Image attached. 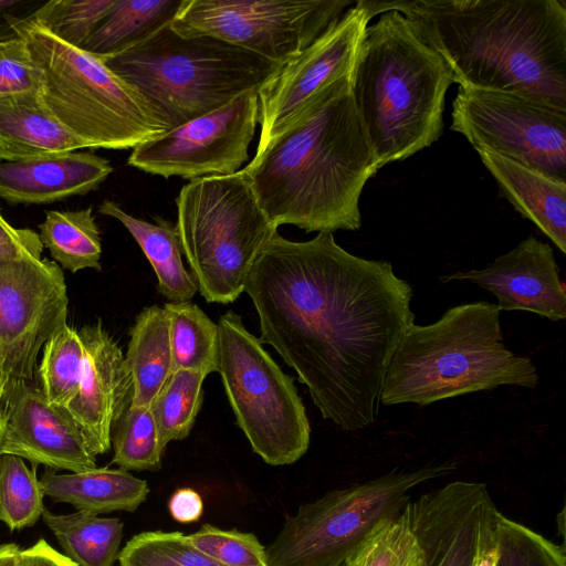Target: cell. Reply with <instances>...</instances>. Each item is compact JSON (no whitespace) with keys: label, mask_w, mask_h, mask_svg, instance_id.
<instances>
[{"label":"cell","mask_w":566,"mask_h":566,"mask_svg":"<svg viewBox=\"0 0 566 566\" xmlns=\"http://www.w3.org/2000/svg\"><path fill=\"white\" fill-rule=\"evenodd\" d=\"M244 292L261 344L295 370L322 417L346 431L371 426L391 358L416 319L412 287L392 264L347 252L331 232L308 241L276 232Z\"/></svg>","instance_id":"obj_1"},{"label":"cell","mask_w":566,"mask_h":566,"mask_svg":"<svg viewBox=\"0 0 566 566\" xmlns=\"http://www.w3.org/2000/svg\"><path fill=\"white\" fill-rule=\"evenodd\" d=\"M396 10L447 63L461 88L513 93L566 111L562 0H365Z\"/></svg>","instance_id":"obj_2"},{"label":"cell","mask_w":566,"mask_h":566,"mask_svg":"<svg viewBox=\"0 0 566 566\" xmlns=\"http://www.w3.org/2000/svg\"><path fill=\"white\" fill-rule=\"evenodd\" d=\"M352 74L321 91L242 168L277 228L333 233L361 226V191L381 167L353 99Z\"/></svg>","instance_id":"obj_3"},{"label":"cell","mask_w":566,"mask_h":566,"mask_svg":"<svg viewBox=\"0 0 566 566\" xmlns=\"http://www.w3.org/2000/svg\"><path fill=\"white\" fill-rule=\"evenodd\" d=\"M453 75L396 10L368 24L352 74V95L380 167L436 143Z\"/></svg>","instance_id":"obj_4"},{"label":"cell","mask_w":566,"mask_h":566,"mask_svg":"<svg viewBox=\"0 0 566 566\" xmlns=\"http://www.w3.org/2000/svg\"><path fill=\"white\" fill-rule=\"evenodd\" d=\"M500 312L479 301L450 307L432 324L411 325L389 364L381 405L428 406L500 386L535 388L532 359L503 344Z\"/></svg>","instance_id":"obj_5"},{"label":"cell","mask_w":566,"mask_h":566,"mask_svg":"<svg viewBox=\"0 0 566 566\" xmlns=\"http://www.w3.org/2000/svg\"><path fill=\"white\" fill-rule=\"evenodd\" d=\"M170 23L102 60L139 94L165 132L259 91L282 67L216 38L180 35Z\"/></svg>","instance_id":"obj_6"},{"label":"cell","mask_w":566,"mask_h":566,"mask_svg":"<svg viewBox=\"0 0 566 566\" xmlns=\"http://www.w3.org/2000/svg\"><path fill=\"white\" fill-rule=\"evenodd\" d=\"M176 230L198 291L209 303L234 302L256 258L277 232L242 169L190 180L177 198Z\"/></svg>","instance_id":"obj_7"},{"label":"cell","mask_w":566,"mask_h":566,"mask_svg":"<svg viewBox=\"0 0 566 566\" xmlns=\"http://www.w3.org/2000/svg\"><path fill=\"white\" fill-rule=\"evenodd\" d=\"M33 20L19 35L43 74L40 99L87 148H134L165 132L139 94L102 60L61 42Z\"/></svg>","instance_id":"obj_8"},{"label":"cell","mask_w":566,"mask_h":566,"mask_svg":"<svg viewBox=\"0 0 566 566\" xmlns=\"http://www.w3.org/2000/svg\"><path fill=\"white\" fill-rule=\"evenodd\" d=\"M455 469L443 462L394 470L303 504L265 548L268 566L343 565L380 521L403 510L413 489Z\"/></svg>","instance_id":"obj_9"},{"label":"cell","mask_w":566,"mask_h":566,"mask_svg":"<svg viewBox=\"0 0 566 566\" xmlns=\"http://www.w3.org/2000/svg\"><path fill=\"white\" fill-rule=\"evenodd\" d=\"M218 328V373L237 424L268 464L296 462L308 449L311 427L294 378L233 311L220 317Z\"/></svg>","instance_id":"obj_10"},{"label":"cell","mask_w":566,"mask_h":566,"mask_svg":"<svg viewBox=\"0 0 566 566\" xmlns=\"http://www.w3.org/2000/svg\"><path fill=\"white\" fill-rule=\"evenodd\" d=\"M353 0H184L170 25L285 64L354 6Z\"/></svg>","instance_id":"obj_11"},{"label":"cell","mask_w":566,"mask_h":566,"mask_svg":"<svg viewBox=\"0 0 566 566\" xmlns=\"http://www.w3.org/2000/svg\"><path fill=\"white\" fill-rule=\"evenodd\" d=\"M450 128L474 149L566 182V111L513 93L459 87Z\"/></svg>","instance_id":"obj_12"},{"label":"cell","mask_w":566,"mask_h":566,"mask_svg":"<svg viewBox=\"0 0 566 566\" xmlns=\"http://www.w3.org/2000/svg\"><path fill=\"white\" fill-rule=\"evenodd\" d=\"M258 124V91H250L138 144L127 164L164 178L232 175L249 159Z\"/></svg>","instance_id":"obj_13"},{"label":"cell","mask_w":566,"mask_h":566,"mask_svg":"<svg viewBox=\"0 0 566 566\" xmlns=\"http://www.w3.org/2000/svg\"><path fill=\"white\" fill-rule=\"evenodd\" d=\"M64 274L49 259L0 263V356L6 390L34 376L46 340L66 324Z\"/></svg>","instance_id":"obj_14"},{"label":"cell","mask_w":566,"mask_h":566,"mask_svg":"<svg viewBox=\"0 0 566 566\" xmlns=\"http://www.w3.org/2000/svg\"><path fill=\"white\" fill-rule=\"evenodd\" d=\"M370 17L357 0L318 39L258 91L256 153L275 138L326 86L350 74Z\"/></svg>","instance_id":"obj_15"},{"label":"cell","mask_w":566,"mask_h":566,"mask_svg":"<svg viewBox=\"0 0 566 566\" xmlns=\"http://www.w3.org/2000/svg\"><path fill=\"white\" fill-rule=\"evenodd\" d=\"M423 551L424 566H474L483 536L496 522L484 483L453 481L403 507Z\"/></svg>","instance_id":"obj_16"},{"label":"cell","mask_w":566,"mask_h":566,"mask_svg":"<svg viewBox=\"0 0 566 566\" xmlns=\"http://www.w3.org/2000/svg\"><path fill=\"white\" fill-rule=\"evenodd\" d=\"M0 454L18 455L36 468L82 472L96 468L77 424L66 408L51 403L39 387L20 382L9 387L2 401Z\"/></svg>","instance_id":"obj_17"},{"label":"cell","mask_w":566,"mask_h":566,"mask_svg":"<svg viewBox=\"0 0 566 566\" xmlns=\"http://www.w3.org/2000/svg\"><path fill=\"white\" fill-rule=\"evenodd\" d=\"M78 334L84 373L66 410L96 457L111 449L113 430L132 402L133 379L120 347L101 322L83 326Z\"/></svg>","instance_id":"obj_18"},{"label":"cell","mask_w":566,"mask_h":566,"mask_svg":"<svg viewBox=\"0 0 566 566\" xmlns=\"http://www.w3.org/2000/svg\"><path fill=\"white\" fill-rule=\"evenodd\" d=\"M559 272L552 247L528 235L486 268L440 280L471 281L496 296L500 311H527L558 322L566 317V287Z\"/></svg>","instance_id":"obj_19"},{"label":"cell","mask_w":566,"mask_h":566,"mask_svg":"<svg viewBox=\"0 0 566 566\" xmlns=\"http://www.w3.org/2000/svg\"><path fill=\"white\" fill-rule=\"evenodd\" d=\"M113 172L91 151L0 161V198L10 205H48L96 190Z\"/></svg>","instance_id":"obj_20"},{"label":"cell","mask_w":566,"mask_h":566,"mask_svg":"<svg viewBox=\"0 0 566 566\" xmlns=\"http://www.w3.org/2000/svg\"><path fill=\"white\" fill-rule=\"evenodd\" d=\"M500 193L532 221L562 252H566V182L494 151L475 149Z\"/></svg>","instance_id":"obj_21"},{"label":"cell","mask_w":566,"mask_h":566,"mask_svg":"<svg viewBox=\"0 0 566 566\" xmlns=\"http://www.w3.org/2000/svg\"><path fill=\"white\" fill-rule=\"evenodd\" d=\"M86 144L61 125L36 93L0 97V160L75 151Z\"/></svg>","instance_id":"obj_22"},{"label":"cell","mask_w":566,"mask_h":566,"mask_svg":"<svg viewBox=\"0 0 566 566\" xmlns=\"http://www.w3.org/2000/svg\"><path fill=\"white\" fill-rule=\"evenodd\" d=\"M44 496L54 503H69L93 514L134 512L146 500L149 488L123 469L95 468L59 474L46 469L39 479Z\"/></svg>","instance_id":"obj_23"},{"label":"cell","mask_w":566,"mask_h":566,"mask_svg":"<svg viewBox=\"0 0 566 566\" xmlns=\"http://www.w3.org/2000/svg\"><path fill=\"white\" fill-rule=\"evenodd\" d=\"M98 213L118 220L132 234L149 261L163 296L169 302H188L195 296L198 284L184 265L181 245L172 223L159 217L155 223L136 218L113 200H104Z\"/></svg>","instance_id":"obj_24"},{"label":"cell","mask_w":566,"mask_h":566,"mask_svg":"<svg viewBox=\"0 0 566 566\" xmlns=\"http://www.w3.org/2000/svg\"><path fill=\"white\" fill-rule=\"evenodd\" d=\"M125 361L133 379L130 405L149 406L174 373L169 317L164 307L151 305L136 316Z\"/></svg>","instance_id":"obj_25"},{"label":"cell","mask_w":566,"mask_h":566,"mask_svg":"<svg viewBox=\"0 0 566 566\" xmlns=\"http://www.w3.org/2000/svg\"><path fill=\"white\" fill-rule=\"evenodd\" d=\"M184 0H114L83 50L103 60L117 55L170 23Z\"/></svg>","instance_id":"obj_26"},{"label":"cell","mask_w":566,"mask_h":566,"mask_svg":"<svg viewBox=\"0 0 566 566\" xmlns=\"http://www.w3.org/2000/svg\"><path fill=\"white\" fill-rule=\"evenodd\" d=\"M42 518L64 555L77 566H114L123 538L124 524L119 518L99 517L86 511L54 514L48 509Z\"/></svg>","instance_id":"obj_27"},{"label":"cell","mask_w":566,"mask_h":566,"mask_svg":"<svg viewBox=\"0 0 566 566\" xmlns=\"http://www.w3.org/2000/svg\"><path fill=\"white\" fill-rule=\"evenodd\" d=\"M39 235L56 264L75 273L84 269L99 271L101 232L92 207L82 210H49L39 224Z\"/></svg>","instance_id":"obj_28"},{"label":"cell","mask_w":566,"mask_h":566,"mask_svg":"<svg viewBox=\"0 0 566 566\" xmlns=\"http://www.w3.org/2000/svg\"><path fill=\"white\" fill-rule=\"evenodd\" d=\"M169 335L175 370L218 373L219 328L198 305L167 302Z\"/></svg>","instance_id":"obj_29"},{"label":"cell","mask_w":566,"mask_h":566,"mask_svg":"<svg viewBox=\"0 0 566 566\" xmlns=\"http://www.w3.org/2000/svg\"><path fill=\"white\" fill-rule=\"evenodd\" d=\"M84 365L85 349L78 331L66 323L44 345L38 375L45 398L67 408L80 389Z\"/></svg>","instance_id":"obj_30"},{"label":"cell","mask_w":566,"mask_h":566,"mask_svg":"<svg viewBox=\"0 0 566 566\" xmlns=\"http://www.w3.org/2000/svg\"><path fill=\"white\" fill-rule=\"evenodd\" d=\"M207 375L195 370H175L149 405L159 443L166 449L170 441L184 440L200 411Z\"/></svg>","instance_id":"obj_31"},{"label":"cell","mask_w":566,"mask_h":566,"mask_svg":"<svg viewBox=\"0 0 566 566\" xmlns=\"http://www.w3.org/2000/svg\"><path fill=\"white\" fill-rule=\"evenodd\" d=\"M344 566H424V555L403 510L380 521Z\"/></svg>","instance_id":"obj_32"},{"label":"cell","mask_w":566,"mask_h":566,"mask_svg":"<svg viewBox=\"0 0 566 566\" xmlns=\"http://www.w3.org/2000/svg\"><path fill=\"white\" fill-rule=\"evenodd\" d=\"M36 468L23 459L0 454V521L11 531L33 526L46 509Z\"/></svg>","instance_id":"obj_33"},{"label":"cell","mask_w":566,"mask_h":566,"mask_svg":"<svg viewBox=\"0 0 566 566\" xmlns=\"http://www.w3.org/2000/svg\"><path fill=\"white\" fill-rule=\"evenodd\" d=\"M112 463L123 470L157 471L165 449L149 406L130 405L112 433Z\"/></svg>","instance_id":"obj_34"},{"label":"cell","mask_w":566,"mask_h":566,"mask_svg":"<svg viewBox=\"0 0 566 566\" xmlns=\"http://www.w3.org/2000/svg\"><path fill=\"white\" fill-rule=\"evenodd\" d=\"M494 538L493 566H566L564 545H557L501 512L496 517Z\"/></svg>","instance_id":"obj_35"},{"label":"cell","mask_w":566,"mask_h":566,"mask_svg":"<svg viewBox=\"0 0 566 566\" xmlns=\"http://www.w3.org/2000/svg\"><path fill=\"white\" fill-rule=\"evenodd\" d=\"M117 559L119 566H223L196 548L181 532L139 533L126 543Z\"/></svg>","instance_id":"obj_36"},{"label":"cell","mask_w":566,"mask_h":566,"mask_svg":"<svg viewBox=\"0 0 566 566\" xmlns=\"http://www.w3.org/2000/svg\"><path fill=\"white\" fill-rule=\"evenodd\" d=\"M114 0H50L33 22L61 42L83 50Z\"/></svg>","instance_id":"obj_37"},{"label":"cell","mask_w":566,"mask_h":566,"mask_svg":"<svg viewBox=\"0 0 566 566\" xmlns=\"http://www.w3.org/2000/svg\"><path fill=\"white\" fill-rule=\"evenodd\" d=\"M188 539L223 566H268L266 549L252 533L203 524L198 532L188 535Z\"/></svg>","instance_id":"obj_38"},{"label":"cell","mask_w":566,"mask_h":566,"mask_svg":"<svg viewBox=\"0 0 566 566\" xmlns=\"http://www.w3.org/2000/svg\"><path fill=\"white\" fill-rule=\"evenodd\" d=\"M42 82L43 74L22 36L0 42V97L40 94Z\"/></svg>","instance_id":"obj_39"},{"label":"cell","mask_w":566,"mask_h":566,"mask_svg":"<svg viewBox=\"0 0 566 566\" xmlns=\"http://www.w3.org/2000/svg\"><path fill=\"white\" fill-rule=\"evenodd\" d=\"M43 244L39 233L11 226L0 212V263L41 259Z\"/></svg>","instance_id":"obj_40"},{"label":"cell","mask_w":566,"mask_h":566,"mask_svg":"<svg viewBox=\"0 0 566 566\" xmlns=\"http://www.w3.org/2000/svg\"><path fill=\"white\" fill-rule=\"evenodd\" d=\"M44 3V0H0V42L20 36V28L32 21Z\"/></svg>","instance_id":"obj_41"},{"label":"cell","mask_w":566,"mask_h":566,"mask_svg":"<svg viewBox=\"0 0 566 566\" xmlns=\"http://www.w3.org/2000/svg\"><path fill=\"white\" fill-rule=\"evenodd\" d=\"M168 510L175 521L189 524L201 517L203 502L200 494L195 490L181 488L171 494L168 501Z\"/></svg>","instance_id":"obj_42"},{"label":"cell","mask_w":566,"mask_h":566,"mask_svg":"<svg viewBox=\"0 0 566 566\" xmlns=\"http://www.w3.org/2000/svg\"><path fill=\"white\" fill-rule=\"evenodd\" d=\"M14 566H77L64 554L54 549L45 539L40 538L34 545L20 549Z\"/></svg>","instance_id":"obj_43"},{"label":"cell","mask_w":566,"mask_h":566,"mask_svg":"<svg viewBox=\"0 0 566 566\" xmlns=\"http://www.w3.org/2000/svg\"><path fill=\"white\" fill-rule=\"evenodd\" d=\"M495 525L483 536L474 566H493L495 557Z\"/></svg>","instance_id":"obj_44"},{"label":"cell","mask_w":566,"mask_h":566,"mask_svg":"<svg viewBox=\"0 0 566 566\" xmlns=\"http://www.w3.org/2000/svg\"><path fill=\"white\" fill-rule=\"evenodd\" d=\"M20 547L13 543L0 545V566H14Z\"/></svg>","instance_id":"obj_45"},{"label":"cell","mask_w":566,"mask_h":566,"mask_svg":"<svg viewBox=\"0 0 566 566\" xmlns=\"http://www.w3.org/2000/svg\"><path fill=\"white\" fill-rule=\"evenodd\" d=\"M4 391H6V378H4L3 366H2V360H1V356H0V403L2 401Z\"/></svg>","instance_id":"obj_46"},{"label":"cell","mask_w":566,"mask_h":566,"mask_svg":"<svg viewBox=\"0 0 566 566\" xmlns=\"http://www.w3.org/2000/svg\"><path fill=\"white\" fill-rule=\"evenodd\" d=\"M2 429H3V412H2V406L0 403V446H1V438H2Z\"/></svg>","instance_id":"obj_47"},{"label":"cell","mask_w":566,"mask_h":566,"mask_svg":"<svg viewBox=\"0 0 566 566\" xmlns=\"http://www.w3.org/2000/svg\"><path fill=\"white\" fill-rule=\"evenodd\" d=\"M340 566H344V564H343V565H340Z\"/></svg>","instance_id":"obj_48"}]
</instances>
